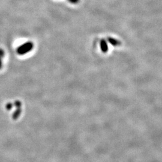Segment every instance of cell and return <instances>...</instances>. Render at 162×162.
Returning <instances> with one entry per match:
<instances>
[{
  "label": "cell",
  "mask_w": 162,
  "mask_h": 162,
  "mask_svg": "<svg viewBox=\"0 0 162 162\" xmlns=\"http://www.w3.org/2000/svg\"><path fill=\"white\" fill-rule=\"evenodd\" d=\"M30 49V45H25L21 47H20L18 49V52L19 53H23L24 52H26L28 51Z\"/></svg>",
  "instance_id": "1"
},
{
  "label": "cell",
  "mask_w": 162,
  "mask_h": 162,
  "mask_svg": "<svg viewBox=\"0 0 162 162\" xmlns=\"http://www.w3.org/2000/svg\"><path fill=\"white\" fill-rule=\"evenodd\" d=\"M68 1L72 4H76V3H79V0H68Z\"/></svg>",
  "instance_id": "3"
},
{
  "label": "cell",
  "mask_w": 162,
  "mask_h": 162,
  "mask_svg": "<svg viewBox=\"0 0 162 162\" xmlns=\"http://www.w3.org/2000/svg\"><path fill=\"white\" fill-rule=\"evenodd\" d=\"M4 56V52L3 50L0 49V68L2 66V62H1V58Z\"/></svg>",
  "instance_id": "2"
}]
</instances>
